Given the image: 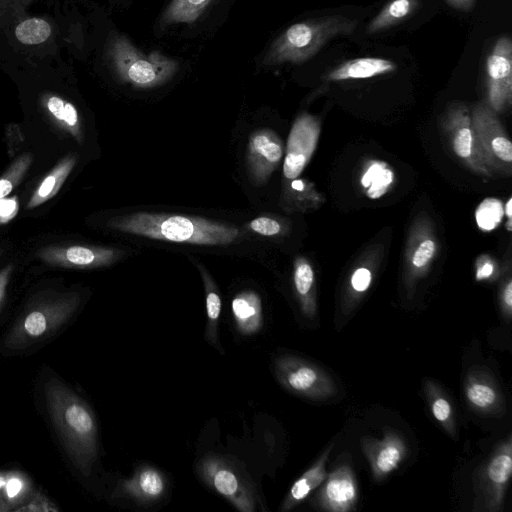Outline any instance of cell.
<instances>
[{
	"mask_svg": "<svg viewBox=\"0 0 512 512\" xmlns=\"http://www.w3.org/2000/svg\"><path fill=\"white\" fill-rule=\"evenodd\" d=\"M47 408L60 441L73 465L91 473L98 456V426L88 403L57 378L44 386Z\"/></svg>",
	"mask_w": 512,
	"mask_h": 512,
	"instance_id": "6da1fadb",
	"label": "cell"
},
{
	"mask_svg": "<svg viewBox=\"0 0 512 512\" xmlns=\"http://www.w3.org/2000/svg\"><path fill=\"white\" fill-rule=\"evenodd\" d=\"M108 226L154 240L208 246L230 244L240 233L236 226L207 218L148 212L114 217Z\"/></svg>",
	"mask_w": 512,
	"mask_h": 512,
	"instance_id": "7a4b0ae2",
	"label": "cell"
},
{
	"mask_svg": "<svg viewBox=\"0 0 512 512\" xmlns=\"http://www.w3.org/2000/svg\"><path fill=\"white\" fill-rule=\"evenodd\" d=\"M80 302L77 292L45 291L35 295L12 324L4 347L22 350L47 340L71 319Z\"/></svg>",
	"mask_w": 512,
	"mask_h": 512,
	"instance_id": "3957f363",
	"label": "cell"
},
{
	"mask_svg": "<svg viewBox=\"0 0 512 512\" xmlns=\"http://www.w3.org/2000/svg\"><path fill=\"white\" fill-rule=\"evenodd\" d=\"M357 21L341 15L307 20L291 25L271 45L263 63H302L312 58L330 39L349 35Z\"/></svg>",
	"mask_w": 512,
	"mask_h": 512,
	"instance_id": "277c9868",
	"label": "cell"
},
{
	"mask_svg": "<svg viewBox=\"0 0 512 512\" xmlns=\"http://www.w3.org/2000/svg\"><path fill=\"white\" fill-rule=\"evenodd\" d=\"M109 54L118 77L135 87L159 86L171 79L179 68L177 61L158 51L142 53L124 36L112 40Z\"/></svg>",
	"mask_w": 512,
	"mask_h": 512,
	"instance_id": "5b68a950",
	"label": "cell"
},
{
	"mask_svg": "<svg viewBox=\"0 0 512 512\" xmlns=\"http://www.w3.org/2000/svg\"><path fill=\"white\" fill-rule=\"evenodd\" d=\"M274 371L281 386L297 396L322 401L337 394L331 376L301 357L289 354L278 356L274 360Z\"/></svg>",
	"mask_w": 512,
	"mask_h": 512,
	"instance_id": "8992f818",
	"label": "cell"
},
{
	"mask_svg": "<svg viewBox=\"0 0 512 512\" xmlns=\"http://www.w3.org/2000/svg\"><path fill=\"white\" fill-rule=\"evenodd\" d=\"M472 126L484 160L493 175L512 174V143L499 118L487 103L480 102L470 111Z\"/></svg>",
	"mask_w": 512,
	"mask_h": 512,
	"instance_id": "52a82bcc",
	"label": "cell"
},
{
	"mask_svg": "<svg viewBox=\"0 0 512 512\" xmlns=\"http://www.w3.org/2000/svg\"><path fill=\"white\" fill-rule=\"evenodd\" d=\"M512 474L511 434L502 441L482 466L476 479L475 510L501 511Z\"/></svg>",
	"mask_w": 512,
	"mask_h": 512,
	"instance_id": "ba28073f",
	"label": "cell"
},
{
	"mask_svg": "<svg viewBox=\"0 0 512 512\" xmlns=\"http://www.w3.org/2000/svg\"><path fill=\"white\" fill-rule=\"evenodd\" d=\"M200 478L241 512H253L255 491L251 484L224 458L210 455L197 465Z\"/></svg>",
	"mask_w": 512,
	"mask_h": 512,
	"instance_id": "9c48e42d",
	"label": "cell"
},
{
	"mask_svg": "<svg viewBox=\"0 0 512 512\" xmlns=\"http://www.w3.org/2000/svg\"><path fill=\"white\" fill-rule=\"evenodd\" d=\"M442 128L454 154L473 172L492 177L475 135L470 111L465 104L451 105L442 118Z\"/></svg>",
	"mask_w": 512,
	"mask_h": 512,
	"instance_id": "30bf717a",
	"label": "cell"
},
{
	"mask_svg": "<svg viewBox=\"0 0 512 512\" xmlns=\"http://www.w3.org/2000/svg\"><path fill=\"white\" fill-rule=\"evenodd\" d=\"M487 104L497 113L512 103V41L508 36L497 39L486 59Z\"/></svg>",
	"mask_w": 512,
	"mask_h": 512,
	"instance_id": "8fae6325",
	"label": "cell"
},
{
	"mask_svg": "<svg viewBox=\"0 0 512 512\" xmlns=\"http://www.w3.org/2000/svg\"><path fill=\"white\" fill-rule=\"evenodd\" d=\"M122 255V251L114 248L81 244L48 245L36 252V256L44 263L70 269L109 266Z\"/></svg>",
	"mask_w": 512,
	"mask_h": 512,
	"instance_id": "7c38bea8",
	"label": "cell"
},
{
	"mask_svg": "<svg viewBox=\"0 0 512 512\" xmlns=\"http://www.w3.org/2000/svg\"><path fill=\"white\" fill-rule=\"evenodd\" d=\"M437 248L430 219L426 215L415 219L409 233L404 262V281L408 293L429 270Z\"/></svg>",
	"mask_w": 512,
	"mask_h": 512,
	"instance_id": "4fadbf2b",
	"label": "cell"
},
{
	"mask_svg": "<svg viewBox=\"0 0 512 512\" xmlns=\"http://www.w3.org/2000/svg\"><path fill=\"white\" fill-rule=\"evenodd\" d=\"M320 136V122L318 118L308 113H302L294 121L290 130L283 174L286 179H296L310 161Z\"/></svg>",
	"mask_w": 512,
	"mask_h": 512,
	"instance_id": "5bb4252c",
	"label": "cell"
},
{
	"mask_svg": "<svg viewBox=\"0 0 512 512\" xmlns=\"http://www.w3.org/2000/svg\"><path fill=\"white\" fill-rule=\"evenodd\" d=\"M319 487L313 500L317 509L329 512L356 510L358 485L349 464L343 463L335 467Z\"/></svg>",
	"mask_w": 512,
	"mask_h": 512,
	"instance_id": "9a60e30c",
	"label": "cell"
},
{
	"mask_svg": "<svg viewBox=\"0 0 512 512\" xmlns=\"http://www.w3.org/2000/svg\"><path fill=\"white\" fill-rule=\"evenodd\" d=\"M284 153L281 138L272 129L251 133L247 145V166L252 183L262 186L279 166Z\"/></svg>",
	"mask_w": 512,
	"mask_h": 512,
	"instance_id": "2e32d148",
	"label": "cell"
},
{
	"mask_svg": "<svg viewBox=\"0 0 512 512\" xmlns=\"http://www.w3.org/2000/svg\"><path fill=\"white\" fill-rule=\"evenodd\" d=\"M361 447L376 481L385 479L407 456L405 441L391 430L386 431L381 439L364 437Z\"/></svg>",
	"mask_w": 512,
	"mask_h": 512,
	"instance_id": "e0dca14e",
	"label": "cell"
},
{
	"mask_svg": "<svg viewBox=\"0 0 512 512\" xmlns=\"http://www.w3.org/2000/svg\"><path fill=\"white\" fill-rule=\"evenodd\" d=\"M464 395L469 407L480 414L498 415L505 411V399L493 377L482 369L468 372Z\"/></svg>",
	"mask_w": 512,
	"mask_h": 512,
	"instance_id": "ac0fdd59",
	"label": "cell"
},
{
	"mask_svg": "<svg viewBox=\"0 0 512 512\" xmlns=\"http://www.w3.org/2000/svg\"><path fill=\"white\" fill-rule=\"evenodd\" d=\"M166 491L164 474L153 466L142 465L132 477L120 481L115 490L117 496L134 499L139 503H153Z\"/></svg>",
	"mask_w": 512,
	"mask_h": 512,
	"instance_id": "d6986e66",
	"label": "cell"
},
{
	"mask_svg": "<svg viewBox=\"0 0 512 512\" xmlns=\"http://www.w3.org/2000/svg\"><path fill=\"white\" fill-rule=\"evenodd\" d=\"M331 443L320 455V457L311 465L290 487L288 493L283 499L280 511L288 512L304 501L313 490L318 488L326 479L328 472L326 464L332 450Z\"/></svg>",
	"mask_w": 512,
	"mask_h": 512,
	"instance_id": "ffe728a7",
	"label": "cell"
},
{
	"mask_svg": "<svg viewBox=\"0 0 512 512\" xmlns=\"http://www.w3.org/2000/svg\"><path fill=\"white\" fill-rule=\"evenodd\" d=\"M42 106L48 119L65 134H69L82 145L84 130L81 117L76 107L69 101L57 95H47L42 100Z\"/></svg>",
	"mask_w": 512,
	"mask_h": 512,
	"instance_id": "44dd1931",
	"label": "cell"
},
{
	"mask_svg": "<svg viewBox=\"0 0 512 512\" xmlns=\"http://www.w3.org/2000/svg\"><path fill=\"white\" fill-rule=\"evenodd\" d=\"M397 68L396 63L383 58L362 57L345 61L331 70L325 77L327 81L366 79L388 74Z\"/></svg>",
	"mask_w": 512,
	"mask_h": 512,
	"instance_id": "7402d4cb",
	"label": "cell"
},
{
	"mask_svg": "<svg viewBox=\"0 0 512 512\" xmlns=\"http://www.w3.org/2000/svg\"><path fill=\"white\" fill-rule=\"evenodd\" d=\"M232 313L236 328L242 335H252L261 329L262 304L255 291L238 293L232 300Z\"/></svg>",
	"mask_w": 512,
	"mask_h": 512,
	"instance_id": "603a6c76",
	"label": "cell"
},
{
	"mask_svg": "<svg viewBox=\"0 0 512 512\" xmlns=\"http://www.w3.org/2000/svg\"><path fill=\"white\" fill-rule=\"evenodd\" d=\"M77 162V154L68 153L47 173L32 193L27 208L33 209L52 199L61 189Z\"/></svg>",
	"mask_w": 512,
	"mask_h": 512,
	"instance_id": "cb8c5ba5",
	"label": "cell"
},
{
	"mask_svg": "<svg viewBox=\"0 0 512 512\" xmlns=\"http://www.w3.org/2000/svg\"><path fill=\"white\" fill-rule=\"evenodd\" d=\"M293 284L302 314L310 320L314 319L317 314L315 274L304 257H298L294 262Z\"/></svg>",
	"mask_w": 512,
	"mask_h": 512,
	"instance_id": "d4e9b609",
	"label": "cell"
},
{
	"mask_svg": "<svg viewBox=\"0 0 512 512\" xmlns=\"http://www.w3.org/2000/svg\"><path fill=\"white\" fill-rule=\"evenodd\" d=\"M425 396L435 420L453 439L457 438L453 406L443 389L433 380L424 381Z\"/></svg>",
	"mask_w": 512,
	"mask_h": 512,
	"instance_id": "484cf974",
	"label": "cell"
},
{
	"mask_svg": "<svg viewBox=\"0 0 512 512\" xmlns=\"http://www.w3.org/2000/svg\"><path fill=\"white\" fill-rule=\"evenodd\" d=\"M33 494L31 479L21 471L5 473V483L0 490V512L14 511L25 504Z\"/></svg>",
	"mask_w": 512,
	"mask_h": 512,
	"instance_id": "4316f807",
	"label": "cell"
},
{
	"mask_svg": "<svg viewBox=\"0 0 512 512\" xmlns=\"http://www.w3.org/2000/svg\"><path fill=\"white\" fill-rule=\"evenodd\" d=\"M394 182V172L388 163L369 160L360 177V184L370 199H378L388 192Z\"/></svg>",
	"mask_w": 512,
	"mask_h": 512,
	"instance_id": "83f0119b",
	"label": "cell"
},
{
	"mask_svg": "<svg viewBox=\"0 0 512 512\" xmlns=\"http://www.w3.org/2000/svg\"><path fill=\"white\" fill-rule=\"evenodd\" d=\"M418 0H392L370 21L366 33L371 35L393 27L410 16L418 7Z\"/></svg>",
	"mask_w": 512,
	"mask_h": 512,
	"instance_id": "f1b7e54d",
	"label": "cell"
},
{
	"mask_svg": "<svg viewBox=\"0 0 512 512\" xmlns=\"http://www.w3.org/2000/svg\"><path fill=\"white\" fill-rule=\"evenodd\" d=\"M201 273L206 294L207 323L205 337L211 346L215 347L221 354H223V349L218 341V321L221 313V298L209 275L203 269H201Z\"/></svg>",
	"mask_w": 512,
	"mask_h": 512,
	"instance_id": "f546056e",
	"label": "cell"
},
{
	"mask_svg": "<svg viewBox=\"0 0 512 512\" xmlns=\"http://www.w3.org/2000/svg\"><path fill=\"white\" fill-rule=\"evenodd\" d=\"M212 0H171L163 12L160 24L166 27L175 23L194 22Z\"/></svg>",
	"mask_w": 512,
	"mask_h": 512,
	"instance_id": "4dcf8cb0",
	"label": "cell"
},
{
	"mask_svg": "<svg viewBox=\"0 0 512 512\" xmlns=\"http://www.w3.org/2000/svg\"><path fill=\"white\" fill-rule=\"evenodd\" d=\"M34 160L30 152L16 157L0 177V199L7 197L16 188L28 172Z\"/></svg>",
	"mask_w": 512,
	"mask_h": 512,
	"instance_id": "1f68e13d",
	"label": "cell"
},
{
	"mask_svg": "<svg viewBox=\"0 0 512 512\" xmlns=\"http://www.w3.org/2000/svg\"><path fill=\"white\" fill-rule=\"evenodd\" d=\"M504 215V207L499 199H484L475 211L476 223L480 230L489 232L499 226Z\"/></svg>",
	"mask_w": 512,
	"mask_h": 512,
	"instance_id": "d6a6232c",
	"label": "cell"
},
{
	"mask_svg": "<svg viewBox=\"0 0 512 512\" xmlns=\"http://www.w3.org/2000/svg\"><path fill=\"white\" fill-rule=\"evenodd\" d=\"M51 34L50 24L40 18H30L22 21L15 29L16 38L23 44H39L48 39Z\"/></svg>",
	"mask_w": 512,
	"mask_h": 512,
	"instance_id": "836d02e7",
	"label": "cell"
},
{
	"mask_svg": "<svg viewBox=\"0 0 512 512\" xmlns=\"http://www.w3.org/2000/svg\"><path fill=\"white\" fill-rule=\"evenodd\" d=\"M60 511L56 503L40 491L33 492L29 500L16 508L14 512H58Z\"/></svg>",
	"mask_w": 512,
	"mask_h": 512,
	"instance_id": "e575fe53",
	"label": "cell"
},
{
	"mask_svg": "<svg viewBox=\"0 0 512 512\" xmlns=\"http://www.w3.org/2000/svg\"><path fill=\"white\" fill-rule=\"evenodd\" d=\"M249 228L263 236H275L282 231L281 224L270 217H258L249 223Z\"/></svg>",
	"mask_w": 512,
	"mask_h": 512,
	"instance_id": "d590c367",
	"label": "cell"
},
{
	"mask_svg": "<svg viewBox=\"0 0 512 512\" xmlns=\"http://www.w3.org/2000/svg\"><path fill=\"white\" fill-rule=\"evenodd\" d=\"M19 210V200L16 195L0 199V225L10 222Z\"/></svg>",
	"mask_w": 512,
	"mask_h": 512,
	"instance_id": "8d00e7d4",
	"label": "cell"
},
{
	"mask_svg": "<svg viewBox=\"0 0 512 512\" xmlns=\"http://www.w3.org/2000/svg\"><path fill=\"white\" fill-rule=\"evenodd\" d=\"M5 137L7 141L8 154L12 158L24 142V135L17 124H9L6 127Z\"/></svg>",
	"mask_w": 512,
	"mask_h": 512,
	"instance_id": "74e56055",
	"label": "cell"
},
{
	"mask_svg": "<svg viewBox=\"0 0 512 512\" xmlns=\"http://www.w3.org/2000/svg\"><path fill=\"white\" fill-rule=\"evenodd\" d=\"M500 308L503 318L509 322L512 316V280L508 277L501 287Z\"/></svg>",
	"mask_w": 512,
	"mask_h": 512,
	"instance_id": "f35d334b",
	"label": "cell"
},
{
	"mask_svg": "<svg viewBox=\"0 0 512 512\" xmlns=\"http://www.w3.org/2000/svg\"><path fill=\"white\" fill-rule=\"evenodd\" d=\"M495 265L488 256H481L476 264V280L484 281L493 277Z\"/></svg>",
	"mask_w": 512,
	"mask_h": 512,
	"instance_id": "ab89813d",
	"label": "cell"
},
{
	"mask_svg": "<svg viewBox=\"0 0 512 512\" xmlns=\"http://www.w3.org/2000/svg\"><path fill=\"white\" fill-rule=\"evenodd\" d=\"M14 271L12 263L7 264L0 270V309L4 303L7 287Z\"/></svg>",
	"mask_w": 512,
	"mask_h": 512,
	"instance_id": "60d3db41",
	"label": "cell"
},
{
	"mask_svg": "<svg viewBox=\"0 0 512 512\" xmlns=\"http://www.w3.org/2000/svg\"><path fill=\"white\" fill-rule=\"evenodd\" d=\"M455 9L467 11L473 8L475 0H445Z\"/></svg>",
	"mask_w": 512,
	"mask_h": 512,
	"instance_id": "b9f144b4",
	"label": "cell"
},
{
	"mask_svg": "<svg viewBox=\"0 0 512 512\" xmlns=\"http://www.w3.org/2000/svg\"><path fill=\"white\" fill-rule=\"evenodd\" d=\"M504 214L507 216V224H506V227H507V230L508 231H511V228H512V225H511V222H512V198L510 197L505 206H504Z\"/></svg>",
	"mask_w": 512,
	"mask_h": 512,
	"instance_id": "7bdbcfd3",
	"label": "cell"
},
{
	"mask_svg": "<svg viewBox=\"0 0 512 512\" xmlns=\"http://www.w3.org/2000/svg\"><path fill=\"white\" fill-rule=\"evenodd\" d=\"M5 483V473H0V490L2 489Z\"/></svg>",
	"mask_w": 512,
	"mask_h": 512,
	"instance_id": "ee69618b",
	"label": "cell"
},
{
	"mask_svg": "<svg viewBox=\"0 0 512 512\" xmlns=\"http://www.w3.org/2000/svg\"><path fill=\"white\" fill-rule=\"evenodd\" d=\"M3 252H4V251H3L2 249H0V258H1V256L3 255Z\"/></svg>",
	"mask_w": 512,
	"mask_h": 512,
	"instance_id": "f6af8a7d",
	"label": "cell"
}]
</instances>
